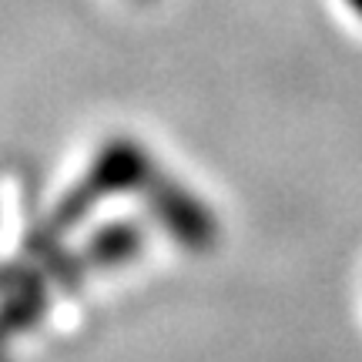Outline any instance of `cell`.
<instances>
[]
</instances>
